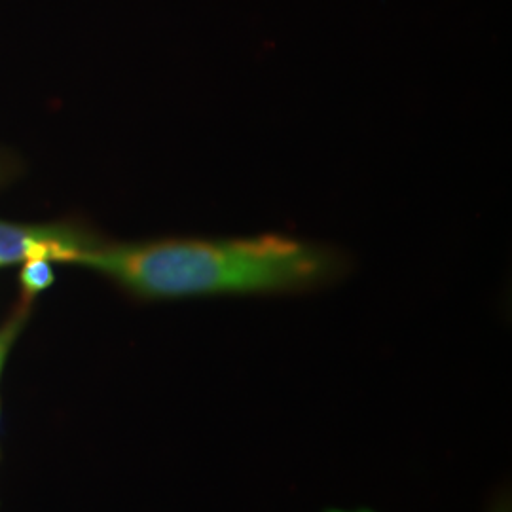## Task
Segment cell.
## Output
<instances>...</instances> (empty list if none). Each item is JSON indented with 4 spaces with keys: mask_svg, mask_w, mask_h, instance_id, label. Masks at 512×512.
I'll return each instance as SVG.
<instances>
[{
    "mask_svg": "<svg viewBox=\"0 0 512 512\" xmlns=\"http://www.w3.org/2000/svg\"><path fill=\"white\" fill-rule=\"evenodd\" d=\"M80 266L114 279L129 293L152 300L289 294L321 289L351 266L327 243L283 234L243 238H164L139 243L95 241Z\"/></svg>",
    "mask_w": 512,
    "mask_h": 512,
    "instance_id": "cell-1",
    "label": "cell"
},
{
    "mask_svg": "<svg viewBox=\"0 0 512 512\" xmlns=\"http://www.w3.org/2000/svg\"><path fill=\"white\" fill-rule=\"evenodd\" d=\"M97 239L65 224L25 226L0 220V268L23 264L31 258L76 264Z\"/></svg>",
    "mask_w": 512,
    "mask_h": 512,
    "instance_id": "cell-2",
    "label": "cell"
},
{
    "mask_svg": "<svg viewBox=\"0 0 512 512\" xmlns=\"http://www.w3.org/2000/svg\"><path fill=\"white\" fill-rule=\"evenodd\" d=\"M54 268L52 262L46 258H31L21 264L19 281L23 287L25 298L31 300L38 293L46 291L54 283Z\"/></svg>",
    "mask_w": 512,
    "mask_h": 512,
    "instance_id": "cell-3",
    "label": "cell"
},
{
    "mask_svg": "<svg viewBox=\"0 0 512 512\" xmlns=\"http://www.w3.org/2000/svg\"><path fill=\"white\" fill-rule=\"evenodd\" d=\"M27 315H29V300L23 302V304L19 306V310L12 315V319L0 329V370H2L4 359H6L8 351H10V346L14 344V340H16V336H18L21 325L25 323Z\"/></svg>",
    "mask_w": 512,
    "mask_h": 512,
    "instance_id": "cell-4",
    "label": "cell"
}]
</instances>
